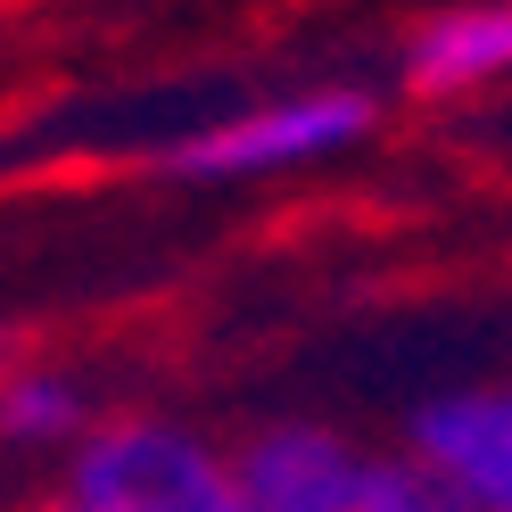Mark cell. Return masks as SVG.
<instances>
[{
    "label": "cell",
    "mask_w": 512,
    "mask_h": 512,
    "mask_svg": "<svg viewBox=\"0 0 512 512\" xmlns=\"http://www.w3.org/2000/svg\"><path fill=\"white\" fill-rule=\"evenodd\" d=\"M232 479L248 512H356L372 488V455L314 422H273L232 455Z\"/></svg>",
    "instance_id": "4"
},
{
    "label": "cell",
    "mask_w": 512,
    "mask_h": 512,
    "mask_svg": "<svg viewBox=\"0 0 512 512\" xmlns=\"http://www.w3.org/2000/svg\"><path fill=\"white\" fill-rule=\"evenodd\" d=\"M512 75V0H463V9H438L413 25L405 42V83L422 100H446V91H479Z\"/></svg>",
    "instance_id": "5"
},
{
    "label": "cell",
    "mask_w": 512,
    "mask_h": 512,
    "mask_svg": "<svg viewBox=\"0 0 512 512\" xmlns=\"http://www.w3.org/2000/svg\"><path fill=\"white\" fill-rule=\"evenodd\" d=\"M380 124L372 91L356 83H331V91H290V100H265V108H240L223 124H199L190 141L166 149V174L182 182H256V174H298V166H323V157L356 149Z\"/></svg>",
    "instance_id": "2"
},
{
    "label": "cell",
    "mask_w": 512,
    "mask_h": 512,
    "mask_svg": "<svg viewBox=\"0 0 512 512\" xmlns=\"http://www.w3.org/2000/svg\"><path fill=\"white\" fill-rule=\"evenodd\" d=\"M413 471L455 512H512V380L455 389L413 413Z\"/></svg>",
    "instance_id": "3"
},
{
    "label": "cell",
    "mask_w": 512,
    "mask_h": 512,
    "mask_svg": "<svg viewBox=\"0 0 512 512\" xmlns=\"http://www.w3.org/2000/svg\"><path fill=\"white\" fill-rule=\"evenodd\" d=\"M356 512H455V504H446L413 463H372V488H364Z\"/></svg>",
    "instance_id": "7"
},
{
    "label": "cell",
    "mask_w": 512,
    "mask_h": 512,
    "mask_svg": "<svg viewBox=\"0 0 512 512\" xmlns=\"http://www.w3.org/2000/svg\"><path fill=\"white\" fill-rule=\"evenodd\" d=\"M91 422H83V389L67 372H9L0 380V438L9 446H75Z\"/></svg>",
    "instance_id": "6"
},
{
    "label": "cell",
    "mask_w": 512,
    "mask_h": 512,
    "mask_svg": "<svg viewBox=\"0 0 512 512\" xmlns=\"http://www.w3.org/2000/svg\"><path fill=\"white\" fill-rule=\"evenodd\" d=\"M67 504L83 512H248L232 455L174 422H100L75 438Z\"/></svg>",
    "instance_id": "1"
}]
</instances>
